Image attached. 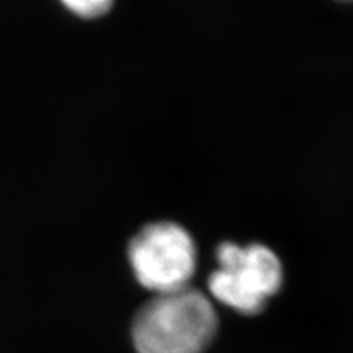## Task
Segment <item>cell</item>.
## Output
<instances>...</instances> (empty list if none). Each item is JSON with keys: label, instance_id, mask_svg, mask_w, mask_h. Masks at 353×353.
<instances>
[{"label": "cell", "instance_id": "1", "mask_svg": "<svg viewBox=\"0 0 353 353\" xmlns=\"http://www.w3.org/2000/svg\"><path fill=\"white\" fill-rule=\"evenodd\" d=\"M218 312L205 293L192 286L154 294L132 319L138 353H203L218 334Z\"/></svg>", "mask_w": 353, "mask_h": 353}, {"label": "cell", "instance_id": "2", "mask_svg": "<svg viewBox=\"0 0 353 353\" xmlns=\"http://www.w3.org/2000/svg\"><path fill=\"white\" fill-rule=\"evenodd\" d=\"M218 268L208 278L211 296L224 306L254 316L283 285V267L272 249L262 244L224 242L216 250Z\"/></svg>", "mask_w": 353, "mask_h": 353}, {"label": "cell", "instance_id": "3", "mask_svg": "<svg viewBox=\"0 0 353 353\" xmlns=\"http://www.w3.org/2000/svg\"><path fill=\"white\" fill-rule=\"evenodd\" d=\"M132 275L154 294L188 288L196 270V245L187 229L175 223H152L128 247Z\"/></svg>", "mask_w": 353, "mask_h": 353}, {"label": "cell", "instance_id": "4", "mask_svg": "<svg viewBox=\"0 0 353 353\" xmlns=\"http://www.w3.org/2000/svg\"><path fill=\"white\" fill-rule=\"evenodd\" d=\"M69 13L82 20H97L112 10L117 0H57Z\"/></svg>", "mask_w": 353, "mask_h": 353}, {"label": "cell", "instance_id": "5", "mask_svg": "<svg viewBox=\"0 0 353 353\" xmlns=\"http://www.w3.org/2000/svg\"><path fill=\"white\" fill-rule=\"evenodd\" d=\"M341 2H353V0H341Z\"/></svg>", "mask_w": 353, "mask_h": 353}]
</instances>
